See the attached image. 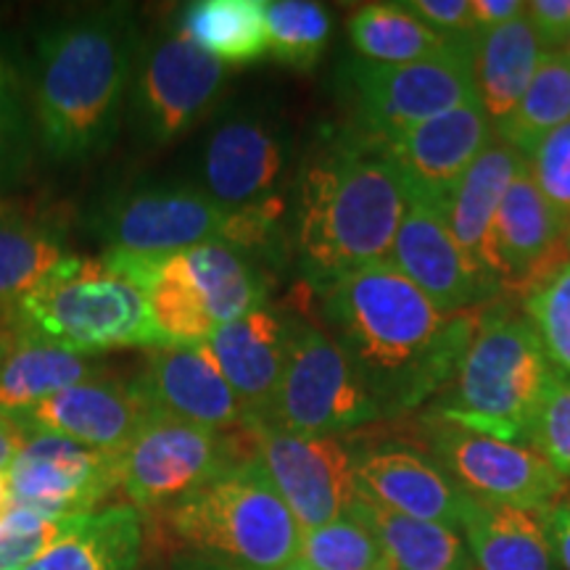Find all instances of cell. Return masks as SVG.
<instances>
[{"label": "cell", "mask_w": 570, "mask_h": 570, "mask_svg": "<svg viewBox=\"0 0 570 570\" xmlns=\"http://www.w3.org/2000/svg\"><path fill=\"white\" fill-rule=\"evenodd\" d=\"M154 412L135 383L92 375L42 399L17 417L27 433H51L77 444L125 454Z\"/></svg>", "instance_id": "e0dca14e"}, {"label": "cell", "mask_w": 570, "mask_h": 570, "mask_svg": "<svg viewBox=\"0 0 570 570\" xmlns=\"http://www.w3.org/2000/svg\"><path fill=\"white\" fill-rule=\"evenodd\" d=\"M106 265L138 285L164 346H202L217 333L185 254L106 252Z\"/></svg>", "instance_id": "603a6c76"}, {"label": "cell", "mask_w": 570, "mask_h": 570, "mask_svg": "<svg viewBox=\"0 0 570 570\" xmlns=\"http://www.w3.org/2000/svg\"><path fill=\"white\" fill-rule=\"evenodd\" d=\"M529 21L544 53L560 51L570 42V0H531Z\"/></svg>", "instance_id": "7bdbcfd3"}, {"label": "cell", "mask_w": 570, "mask_h": 570, "mask_svg": "<svg viewBox=\"0 0 570 570\" xmlns=\"http://www.w3.org/2000/svg\"><path fill=\"white\" fill-rule=\"evenodd\" d=\"M562 240H568L566 233L552 206L533 183L525 161L497 212L494 230H491V273L499 283L529 275Z\"/></svg>", "instance_id": "4316f807"}, {"label": "cell", "mask_w": 570, "mask_h": 570, "mask_svg": "<svg viewBox=\"0 0 570 570\" xmlns=\"http://www.w3.org/2000/svg\"><path fill=\"white\" fill-rule=\"evenodd\" d=\"M69 256L75 254L59 214L0 198V315L9 317L13 306Z\"/></svg>", "instance_id": "d4e9b609"}, {"label": "cell", "mask_w": 570, "mask_h": 570, "mask_svg": "<svg viewBox=\"0 0 570 570\" xmlns=\"http://www.w3.org/2000/svg\"><path fill=\"white\" fill-rule=\"evenodd\" d=\"M32 161V138L13 71L0 56V198L11 194Z\"/></svg>", "instance_id": "f35d334b"}, {"label": "cell", "mask_w": 570, "mask_h": 570, "mask_svg": "<svg viewBox=\"0 0 570 570\" xmlns=\"http://www.w3.org/2000/svg\"><path fill=\"white\" fill-rule=\"evenodd\" d=\"M341 96L354 119V132L386 142L412 125L462 104L479 101L473 80V42L449 48L425 61H348L338 71Z\"/></svg>", "instance_id": "52a82bcc"}, {"label": "cell", "mask_w": 570, "mask_h": 570, "mask_svg": "<svg viewBox=\"0 0 570 570\" xmlns=\"http://www.w3.org/2000/svg\"><path fill=\"white\" fill-rule=\"evenodd\" d=\"M183 254L217 331L265 306L269 275L256 267L246 254L219 240L194 246Z\"/></svg>", "instance_id": "1f68e13d"}, {"label": "cell", "mask_w": 570, "mask_h": 570, "mask_svg": "<svg viewBox=\"0 0 570 570\" xmlns=\"http://www.w3.org/2000/svg\"><path fill=\"white\" fill-rule=\"evenodd\" d=\"M98 375L88 356H80L30 327L6 320L0 325V415L17 420L40 404Z\"/></svg>", "instance_id": "cb8c5ba5"}, {"label": "cell", "mask_w": 570, "mask_h": 570, "mask_svg": "<svg viewBox=\"0 0 570 570\" xmlns=\"http://www.w3.org/2000/svg\"><path fill=\"white\" fill-rule=\"evenodd\" d=\"M348 42L356 59L370 63H412L462 46L470 40H449L423 24L402 3H370L346 21Z\"/></svg>", "instance_id": "4dcf8cb0"}, {"label": "cell", "mask_w": 570, "mask_h": 570, "mask_svg": "<svg viewBox=\"0 0 570 570\" xmlns=\"http://www.w3.org/2000/svg\"><path fill=\"white\" fill-rule=\"evenodd\" d=\"M568 244H570V238H568Z\"/></svg>", "instance_id": "f5cc1de1"}, {"label": "cell", "mask_w": 570, "mask_h": 570, "mask_svg": "<svg viewBox=\"0 0 570 570\" xmlns=\"http://www.w3.org/2000/svg\"><path fill=\"white\" fill-rule=\"evenodd\" d=\"M169 570H244V568L212 558V554L183 550V552H177L173 560H169Z\"/></svg>", "instance_id": "7dc6e473"}, {"label": "cell", "mask_w": 570, "mask_h": 570, "mask_svg": "<svg viewBox=\"0 0 570 570\" xmlns=\"http://www.w3.org/2000/svg\"><path fill=\"white\" fill-rule=\"evenodd\" d=\"M323 323L381 415H404L444 391L479 327V309L446 315L391 262L323 291Z\"/></svg>", "instance_id": "6da1fadb"}, {"label": "cell", "mask_w": 570, "mask_h": 570, "mask_svg": "<svg viewBox=\"0 0 570 570\" xmlns=\"http://www.w3.org/2000/svg\"><path fill=\"white\" fill-rule=\"evenodd\" d=\"M142 547V512L132 504H111L85 518L24 570H138Z\"/></svg>", "instance_id": "f1b7e54d"}, {"label": "cell", "mask_w": 570, "mask_h": 570, "mask_svg": "<svg viewBox=\"0 0 570 570\" xmlns=\"http://www.w3.org/2000/svg\"><path fill=\"white\" fill-rule=\"evenodd\" d=\"M525 9H529V3H523V0H475L473 19L475 27H479V35L491 32L512 19L523 17Z\"/></svg>", "instance_id": "ee69618b"}, {"label": "cell", "mask_w": 570, "mask_h": 570, "mask_svg": "<svg viewBox=\"0 0 570 570\" xmlns=\"http://www.w3.org/2000/svg\"><path fill=\"white\" fill-rule=\"evenodd\" d=\"M24 439L27 431L17 420L0 415V473H9L11 462L17 460L21 446H24Z\"/></svg>", "instance_id": "f6af8a7d"}, {"label": "cell", "mask_w": 570, "mask_h": 570, "mask_svg": "<svg viewBox=\"0 0 570 570\" xmlns=\"http://www.w3.org/2000/svg\"><path fill=\"white\" fill-rule=\"evenodd\" d=\"M180 30L225 67L267 53L265 0H196L180 11Z\"/></svg>", "instance_id": "d6a6232c"}, {"label": "cell", "mask_w": 570, "mask_h": 570, "mask_svg": "<svg viewBox=\"0 0 570 570\" xmlns=\"http://www.w3.org/2000/svg\"><path fill=\"white\" fill-rule=\"evenodd\" d=\"M562 53H566V56H568V59H570V42H568V46H566V51H562Z\"/></svg>", "instance_id": "f907efd6"}, {"label": "cell", "mask_w": 570, "mask_h": 570, "mask_svg": "<svg viewBox=\"0 0 570 570\" xmlns=\"http://www.w3.org/2000/svg\"><path fill=\"white\" fill-rule=\"evenodd\" d=\"M254 460L248 420L230 431H212L154 412L125 452L122 489L132 508L159 512L175 508L225 470Z\"/></svg>", "instance_id": "ba28073f"}, {"label": "cell", "mask_w": 570, "mask_h": 570, "mask_svg": "<svg viewBox=\"0 0 570 570\" xmlns=\"http://www.w3.org/2000/svg\"><path fill=\"white\" fill-rule=\"evenodd\" d=\"M125 454L101 452L77 441L27 433L9 468L11 504L46 518H88L122 487Z\"/></svg>", "instance_id": "5bb4252c"}, {"label": "cell", "mask_w": 570, "mask_h": 570, "mask_svg": "<svg viewBox=\"0 0 570 570\" xmlns=\"http://www.w3.org/2000/svg\"><path fill=\"white\" fill-rule=\"evenodd\" d=\"M386 552L389 566L396 570H475L465 539L458 529L407 518L356 497L354 508Z\"/></svg>", "instance_id": "f546056e"}, {"label": "cell", "mask_w": 570, "mask_h": 570, "mask_svg": "<svg viewBox=\"0 0 570 570\" xmlns=\"http://www.w3.org/2000/svg\"><path fill=\"white\" fill-rule=\"evenodd\" d=\"M185 550L244 570H281L298 560L302 525L285 508L259 460L235 465L167 510Z\"/></svg>", "instance_id": "5b68a950"}, {"label": "cell", "mask_w": 570, "mask_h": 570, "mask_svg": "<svg viewBox=\"0 0 570 570\" xmlns=\"http://www.w3.org/2000/svg\"><path fill=\"white\" fill-rule=\"evenodd\" d=\"M428 444L449 479L475 499L550 515L570 494V479L531 446L465 431L441 417L428 423Z\"/></svg>", "instance_id": "8fae6325"}, {"label": "cell", "mask_w": 570, "mask_h": 570, "mask_svg": "<svg viewBox=\"0 0 570 570\" xmlns=\"http://www.w3.org/2000/svg\"><path fill=\"white\" fill-rule=\"evenodd\" d=\"M267 51L291 69H312L331 42L333 19L312 0H265Z\"/></svg>", "instance_id": "e575fe53"}, {"label": "cell", "mask_w": 570, "mask_h": 570, "mask_svg": "<svg viewBox=\"0 0 570 570\" xmlns=\"http://www.w3.org/2000/svg\"><path fill=\"white\" fill-rule=\"evenodd\" d=\"M256 460L302 531L320 529L354 508V458L336 436H302L248 420Z\"/></svg>", "instance_id": "4fadbf2b"}, {"label": "cell", "mask_w": 570, "mask_h": 570, "mask_svg": "<svg viewBox=\"0 0 570 570\" xmlns=\"http://www.w3.org/2000/svg\"><path fill=\"white\" fill-rule=\"evenodd\" d=\"M541 56L544 48L533 32L529 13L473 40L475 96L494 127L515 111L537 75Z\"/></svg>", "instance_id": "83f0119b"}, {"label": "cell", "mask_w": 570, "mask_h": 570, "mask_svg": "<svg viewBox=\"0 0 570 570\" xmlns=\"http://www.w3.org/2000/svg\"><path fill=\"white\" fill-rule=\"evenodd\" d=\"M298 562L312 570H386L389 558L373 529L348 510L320 529L302 531Z\"/></svg>", "instance_id": "d590c367"}, {"label": "cell", "mask_w": 570, "mask_h": 570, "mask_svg": "<svg viewBox=\"0 0 570 570\" xmlns=\"http://www.w3.org/2000/svg\"><path fill=\"white\" fill-rule=\"evenodd\" d=\"M410 190L386 142L354 130L327 135L298 169L296 256L323 294L341 277L391 259Z\"/></svg>", "instance_id": "7a4b0ae2"}, {"label": "cell", "mask_w": 570, "mask_h": 570, "mask_svg": "<svg viewBox=\"0 0 570 570\" xmlns=\"http://www.w3.org/2000/svg\"><path fill=\"white\" fill-rule=\"evenodd\" d=\"M389 262L446 315L479 309L494 296L470 269L439 206L420 198H410Z\"/></svg>", "instance_id": "ffe728a7"}, {"label": "cell", "mask_w": 570, "mask_h": 570, "mask_svg": "<svg viewBox=\"0 0 570 570\" xmlns=\"http://www.w3.org/2000/svg\"><path fill=\"white\" fill-rule=\"evenodd\" d=\"M6 320L80 356L111 348L164 346L146 296L132 281L114 273L104 256H69L42 277Z\"/></svg>", "instance_id": "8992f818"}, {"label": "cell", "mask_w": 570, "mask_h": 570, "mask_svg": "<svg viewBox=\"0 0 570 570\" xmlns=\"http://www.w3.org/2000/svg\"><path fill=\"white\" fill-rule=\"evenodd\" d=\"M291 159L288 127L265 109H238L212 127L198 159V188L225 209L277 196Z\"/></svg>", "instance_id": "9a60e30c"}, {"label": "cell", "mask_w": 570, "mask_h": 570, "mask_svg": "<svg viewBox=\"0 0 570 570\" xmlns=\"http://www.w3.org/2000/svg\"><path fill=\"white\" fill-rule=\"evenodd\" d=\"M566 122H570V59L562 51H550L541 56L537 75L515 111L497 125L494 132L497 140L529 159L533 148Z\"/></svg>", "instance_id": "836d02e7"}, {"label": "cell", "mask_w": 570, "mask_h": 570, "mask_svg": "<svg viewBox=\"0 0 570 570\" xmlns=\"http://www.w3.org/2000/svg\"><path fill=\"white\" fill-rule=\"evenodd\" d=\"M550 531L554 541V552L562 568L570 570V502H562L550 515Z\"/></svg>", "instance_id": "bcb514c9"}, {"label": "cell", "mask_w": 570, "mask_h": 570, "mask_svg": "<svg viewBox=\"0 0 570 570\" xmlns=\"http://www.w3.org/2000/svg\"><path fill=\"white\" fill-rule=\"evenodd\" d=\"M85 518H46L40 512L17 508L0 518V570H24L56 541H61Z\"/></svg>", "instance_id": "74e56055"}, {"label": "cell", "mask_w": 570, "mask_h": 570, "mask_svg": "<svg viewBox=\"0 0 570 570\" xmlns=\"http://www.w3.org/2000/svg\"><path fill=\"white\" fill-rule=\"evenodd\" d=\"M132 383L156 415L212 431L246 423L238 399L204 344L148 348L146 370Z\"/></svg>", "instance_id": "d6986e66"}, {"label": "cell", "mask_w": 570, "mask_h": 570, "mask_svg": "<svg viewBox=\"0 0 570 570\" xmlns=\"http://www.w3.org/2000/svg\"><path fill=\"white\" fill-rule=\"evenodd\" d=\"M230 209L194 185H140L122 190L92 214L106 252L177 254L223 240Z\"/></svg>", "instance_id": "7c38bea8"}, {"label": "cell", "mask_w": 570, "mask_h": 570, "mask_svg": "<svg viewBox=\"0 0 570 570\" xmlns=\"http://www.w3.org/2000/svg\"><path fill=\"white\" fill-rule=\"evenodd\" d=\"M529 161L508 142L497 140L470 164L460 177L446 202L439 206L441 217L452 233L454 244L465 256V262L491 291H499L497 275L491 273V230H494L497 212L508 196L512 180L520 167Z\"/></svg>", "instance_id": "7402d4cb"}, {"label": "cell", "mask_w": 570, "mask_h": 570, "mask_svg": "<svg viewBox=\"0 0 570 570\" xmlns=\"http://www.w3.org/2000/svg\"><path fill=\"white\" fill-rule=\"evenodd\" d=\"M494 138V122L481 101H470L412 125L386 140V148L407 185L410 198L441 206Z\"/></svg>", "instance_id": "2e32d148"}, {"label": "cell", "mask_w": 570, "mask_h": 570, "mask_svg": "<svg viewBox=\"0 0 570 570\" xmlns=\"http://www.w3.org/2000/svg\"><path fill=\"white\" fill-rule=\"evenodd\" d=\"M529 173L570 238V122L547 135L529 156Z\"/></svg>", "instance_id": "ab89813d"}, {"label": "cell", "mask_w": 570, "mask_h": 570, "mask_svg": "<svg viewBox=\"0 0 570 570\" xmlns=\"http://www.w3.org/2000/svg\"><path fill=\"white\" fill-rule=\"evenodd\" d=\"M404 9L423 21V24L444 35L449 40L479 38V27L473 19V3L468 0H407Z\"/></svg>", "instance_id": "b9f144b4"}, {"label": "cell", "mask_w": 570, "mask_h": 570, "mask_svg": "<svg viewBox=\"0 0 570 570\" xmlns=\"http://www.w3.org/2000/svg\"><path fill=\"white\" fill-rule=\"evenodd\" d=\"M11 510V489H9V475L0 473V518Z\"/></svg>", "instance_id": "c3c4849f"}, {"label": "cell", "mask_w": 570, "mask_h": 570, "mask_svg": "<svg viewBox=\"0 0 570 570\" xmlns=\"http://www.w3.org/2000/svg\"><path fill=\"white\" fill-rule=\"evenodd\" d=\"M525 315L558 375L570 381V262L541 277L525 296Z\"/></svg>", "instance_id": "8d00e7d4"}, {"label": "cell", "mask_w": 570, "mask_h": 570, "mask_svg": "<svg viewBox=\"0 0 570 570\" xmlns=\"http://www.w3.org/2000/svg\"><path fill=\"white\" fill-rule=\"evenodd\" d=\"M558 381V370L525 317L491 312L479 317L475 336L444 391L436 417L529 446L533 423Z\"/></svg>", "instance_id": "277c9868"}, {"label": "cell", "mask_w": 570, "mask_h": 570, "mask_svg": "<svg viewBox=\"0 0 570 570\" xmlns=\"http://www.w3.org/2000/svg\"><path fill=\"white\" fill-rule=\"evenodd\" d=\"M383 417L325 327L291 317L288 356L265 423L302 436H336Z\"/></svg>", "instance_id": "30bf717a"}, {"label": "cell", "mask_w": 570, "mask_h": 570, "mask_svg": "<svg viewBox=\"0 0 570 570\" xmlns=\"http://www.w3.org/2000/svg\"><path fill=\"white\" fill-rule=\"evenodd\" d=\"M552 515V512H550ZM550 515L470 499L462 533L475 570H554Z\"/></svg>", "instance_id": "484cf974"}, {"label": "cell", "mask_w": 570, "mask_h": 570, "mask_svg": "<svg viewBox=\"0 0 570 570\" xmlns=\"http://www.w3.org/2000/svg\"><path fill=\"white\" fill-rule=\"evenodd\" d=\"M140 42L127 6H106L38 35L35 119L53 159L85 161L111 146Z\"/></svg>", "instance_id": "3957f363"}, {"label": "cell", "mask_w": 570, "mask_h": 570, "mask_svg": "<svg viewBox=\"0 0 570 570\" xmlns=\"http://www.w3.org/2000/svg\"><path fill=\"white\" fill-rule=\"evenodd\" d=\"M281 570H312V568H306L304 562L296 560V562H291V566H285V568H281Z\"/></svg>", "instance_id": "681fc988"}, {"label": "cell", "mask_w": 570, "mask_h": 570, "mask_svg": "<svg viewBox=\"0 0 570 570\" xmlns=\"http://www.w3.org/2000/svg\"><path fill=\"white\" fill-rule=\"evenodd\" d=\"M230 71L177 30H159L140 42L130 92V119L148 146H169L223 101Z\"/></svg>", "instance_id": "9c48e42d"}, {"label": "cell", "mask_w": 570, "mask_h": 570, "mask_svg": "<svg viewBox=\"0 0 570 570\" xmlns=\"http://www.w3.org/2000/svg\"><path fill=\"white\" fill-rule=\"evenodd\" d=\"M352 458L360 497L407 518L462 529L473 497L449 479L436 460L399 444L373 446Z\"/></svg>", "instance_id": "ac0fdd59"}, {"label": "cell", "mask_w": 570, "mask_h": 570, "mask_svg": "<svg viewBox=\"0 0 570 570\" xmlns=\"http://www.w3.org/2000/svg\"><path fill=\"white\" fill-rule=\"evenodd\" d=\"M531 449L570 479V381L558 375L531 431Z\"/></svg>", "instance_id": "60d3db41"}, {"label": "cell", "mask_w": 570, "mask_h": 570, "mask_svg": "<svg viewBox=\"0 0 570 570\" xmlns=\"http://www.w3.org/2000/svg\"><path fill=\"white\" fill-rule=\"evenodd\" d=\"M386 570H396V568H391V566H389V568H386Z\"/></svg>", "instance_id": "816d5d0a"}, {"label": "cell", "mask_w": 570, "mask_h": 570, "mask_svg": "<svg viewBox=\"0 0 570 570\" xmlns=\"http://www.w3.org/2000/svg\"><path fill=\"white\" fill-rule=\"evenodd\" d=\"M288 341L291 317L259 306L219 327L204 344L233 389L246 420H267L275 391L281 386Z\"/></svg>", "instance_id": "44dd1931"}]
</instances>
